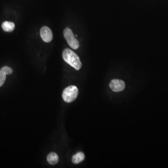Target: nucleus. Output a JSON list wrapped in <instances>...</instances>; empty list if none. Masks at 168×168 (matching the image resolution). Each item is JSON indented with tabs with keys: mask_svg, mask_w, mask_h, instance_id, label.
<instances>
[{
	"mask_svg": "<svg viewBox=\"0 0 168 168\" xmlns=\"http://www.w3.org/2000/svg\"><path fill=\"white\" fill-rule=\"evenodd\" d=\"M63 57L65 62L76 70H80L82 67V63L76 53L69 49H65L63 52Z\"/></svg>",
	"mask_w": 168,
	"mask_h": 168,
	"instance_id": "f257e3e1",
	"label": "nucleus"
},
{
	"mask_svg": "<svg viewBox=\"0 0 168 168\" xmlns=\"http://www.w3.org/2000/svg\"><path fill=\"white\" fill-rule=\"evenodd\" d=\"M78 94V90L75 85H71L65 89L63 92V100L67 103H71L75 101Z\"/></svg>",
	"mask_w": 168,
	"mask_h": 168,
	"instance_id": "f03ea898",
	"label": "nucleus"
},
{
	"mask_svg": "<svg viewBox=\"0 0 168 168\" xmlns=\"http://www.w3.org/2000/svg\"><path fill=\"white\" fill-rule=\"evenodd\" d=\"M64 37L69 46L73 49L77 50L79 48V42L74 37L72 30L69 28H66L64 31Z\"/></svg>",
	"mask_w": 168,
	"mask_h": 168,
	"instance_id": "7ed1b4c3",
	"label": "nucleus"
},
{
	"mask_svg": "<svg viewBox=\"0 0 168 168\" xmlns=\"http://www.w3.org/2000/svg\"><path fill=\"white\" fill-rule=\"evenodd\" d=\"M110 88L114 92L123 91L125 88V83L122 80L114 79L111 81L109 84Z\"/></svg>",
	"mask_w": 168,
	"mask_h": 168,
	"instance_id": "20e7f679",
	"label": "nucleus"
},
{
	"mask_svg": "<svg viewBox=\"0 0 168 168\" xmlns=\"http://www.w3.org/2000/svg\"><path fill=\"white\" fill-rule=\"evenodd\" d=\"M40 36L45 42L49 43L53 38V34L52 30L49 27L44 26L41 29Z\"/></svg>",
	"mask_w": 168,
	"mask_h": 168,
	"instance_id": "39448f33",
	"label": "nucleus"
},
{
	"mask_svg": "<svg viewBox=\"0 0 168 168\" xmlns=\"http://www.w3.org/2000/svg\"><path fill=\"white\" fill-rule=\"evenodd\" d=\"M1 27L4 32H11L15 29V25L11 22L5 21L2 23Z\"/></svg>",
	"mask_w": 168,
	"mask_h": 168,
	"instance_id": "423d86ee",
	"label": "nucleus"
},
{
	"mask_svg": "<svg viewBox=\"0 0 168 168\" xmlns=\"http://www.w3.org/2000/svg\"><path fill=\"white\" fill-rule=\"evenodd\" d=\"M85 158V156L82 152H79L73 156L72 158V162L74 164H80V162L83 161Z\"/></svg>",
	"mask_w": 168,
	"mask_h": 168,
	"instance_id": "0eeeda50",
	"label": "nucleus"
},
{
	"mask_svg": "<svg viewBox=\"0 0 168 168\" xmlns=\"http://www.w3.org/2000/svg\"><path fill=\"white\" fill-rule=\"evenodd\" d=\"M47 160L48 162L50 164L55 165L58 162L59 158L57 154L52 152L47 156Z\"/></svg>",
	"mask_w": 168,
	"mask_h": 168,
	"instance_id": "6e6552de",
	"label": "nucleus"
},
{
	"mask_svg": "<svg viewBox=\"0 0 168 168\" xmlns=\"http://www.w3.org/2000/svg\"><path fill=\"white\" fill-rule=\"evenodd\" d=\"M6 75L7 74L5 73L0 71V87L2 86L5 82Z\"/></svg>",
	"mask_w": 168,
	"mask_h": 168,
	"instance_id": "1a4fd4ad",
	"label": "nucleus"
},
{
	"mask_svg": "<svg viewBox=\"0 0 168 168\" xmlns=\"http://www.w3.org/2000/svg\"><path fill=\"white\" fill-rule=\"evenodd\" d=\"M0 71H2V72L5 73L7 75L12 74V73L13 72L12 69L11 68L6 66L2 67L1 69L0 70Z\"/></svg>",
	"mask_w": 168,
	"mask_h": 168,
	"instance_id": "9d476101",
	"label": "nucleus"
}]
</instances>
